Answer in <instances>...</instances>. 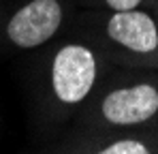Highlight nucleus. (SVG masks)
I'll use <instances>...</instances> for the list:
<instances>
[{
    "label": "nucleus",
    "instance_id": "obj_3",
    "mask_svg": "<svg viewBox=\"0 0 158 154\" xmlns=\"http://www.w3.org/2000/svg\"><path fill=\"white\" fill-rule=\"evenodd\" d=\"M158 113V88L152 83L122 86L101 101V118L113 126H135Z\"/></svg>",
    "mask_w": 158,
    "mask_h": 154
},
{
    "label": "nucleus",
    "instance_id": "obj_4",
    "mask_svg": "<svg viewBox=\"0 0 158 154\" xmlns=\"http://www.w3.org/2000/svg\"><path fill=\"white\" fill-rule=\"evenodd\" d=\"M105 34L109 41L131 53L145 56L158 49V26L154 17L139 6L113 11V15L105 24Z\"/></svg>",
    "mask_w": 158,
    "mask_h": 154
},
{
    "label": "nucleus",
    "instance_id": "obj_2",
    "mask_svg": "<svg viewBox=\"0 0 158 154\" xmlns=\"http://www.w3.org/2000/svg\"><path fill=\"white\" fill-rule=\"evenodd\" d=\"M62 17L60 0H30L9 17L4 34L19 49H36L60 30Z\"/></svg>",
    "mask_w": 158,
    "mask_h": 154
},
{
    "label": "nucleus",
    "instance_id": "obj_6",
    "mask_svg": "<svg viewBox=\"0 0 158 154\" xmlns=\"http://www.w3.org/2000/svg\"><path fill=\"white\" fill-rule=\"evenodd\" d=\"M111 11H126V9H137L143 0H103Z\"/></svg>",
    "mask_w": 158,
    "mask_h": 154
},
{
    "label": "nucleus",
    "instance_id": "obj_5",
    "mask_svg": "<svg viewBox=\"0 0 158 154\" xmlns=\"http://www.w3.org/2000/svg\"><path fill=\"white\" fill-rule=\"evenodd\" d=\"M98 154H150V146L139 141V139H115L111 143L101 146Z\"/></svg>",
    "mask_w": 158,
    "mask_h": 154
},
{
    "label": "nucleus",
    "instance_id": "obj_1",
    "mask_svg": "<svg viewBox=\"0 0 158 154\" xmlns=\"http://www.w3.org/2000/svg\"><path fill=\"white\" fill-rule=\"evenodd\" d=\"M98 77L96 53L83 43H66L53 53L49 66V86L56 101L79 105L88 99Z\"/></svg>",
    "mask_w": 158,
    "mask_h": 154
}]
</instances>
